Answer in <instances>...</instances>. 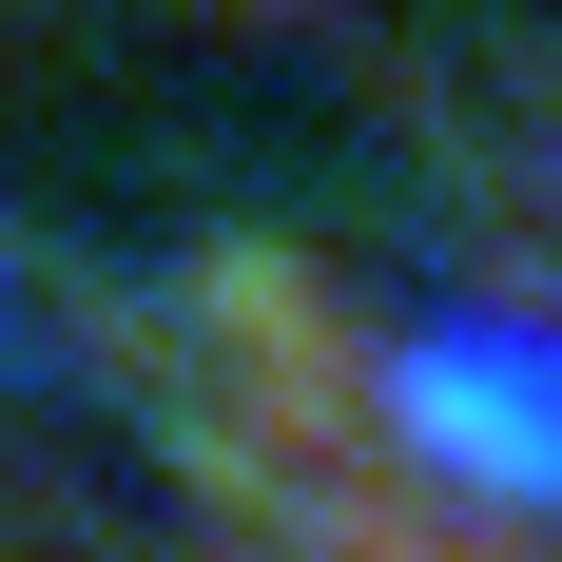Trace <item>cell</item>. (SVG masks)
<instances>
[{"label": "cell", "instance_id": "obj_1", "mask_svg": "<svg viewBox=\"0 0 562 562\" xmlns=\"http://www.w3.org/2000/svg\"><path fill=\"white\" fill-rule=\"evenodd\" d=\"M389 427L427 485L562 524V311H465V330L389 349Z\"/></svg>", "mask_w": 562, "mask_h": 562}, {"label": "cell", "instance_id": "obj_2", "mask_svg": "<svg viewBox=\"0 0 562 562\" xmlns=\"http://www.w3.org/2000/svg\"><path fill=\"white\" fill-rule=\"evenodd\" d=\"M194 20H272V40H349V0H194Z\"/></svg>", "mask_w": 562, "mask_h": 562}, {"label": "cell", "instance_id": "obj_3", "mask_svg": "<svg viewBox=\"0 0 562 562\" xmlns=\"http://www.w3.org/2000/svg\"><path fill=\"white\" fill-rule=\"evenodd\" d=\"M0 562H58V524H20V505H0Z\"/></svg>", "mask_w": 562, "mask_h": 562}, {"label": "cell", "instance_id": "obj_4", "mask_svg": "<svg viewBox=\"0 0 562 562\" xmlns=\"http://www.w3.org/2000/svg\"><path fill=\"white\" fill-rule=\"evenodd\" d=\"M194 562H291V543H252V524H214V543H194Z\"/></svg>", "mask_w": 562, "mask_h": 562}]
</instances>
